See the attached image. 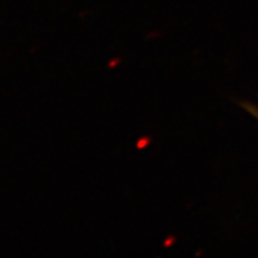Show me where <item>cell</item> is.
<instances>
[{"instance_id": "cell-1", "label": "cell", "mask_w": 258, "mask_h": 258, "mask_svg": "<svg viewBox=\"0 0 258 258\" xmlns=\"http://www.w3.org/2000/svg\"><path fill=\"white\" fill-rule=\"evenodd\" d=\"M248 109L250 111L251 113H253V115H255L258 117V109L257 108H254V107H248Z\"/></svg>"}]
</instances>
